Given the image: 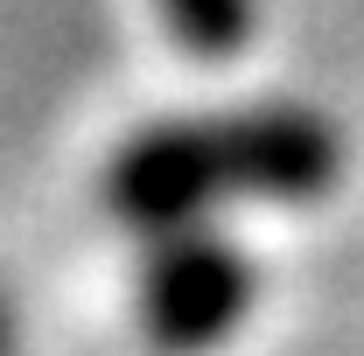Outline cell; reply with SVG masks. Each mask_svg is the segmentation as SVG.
Instances as JSON below:
<instances>
[{"label":"cell","instance_id":"cell-4","mask_svg":"<svg viewBox=\"0 0 364 356\" xmlns=\"http://www.w3.org/2000/svg\"><path fill=\"white\" fill-rule=\"evenodd\" d=\"M0 356H7V301H0Z\"/></svg>","mask_w":364,"mask_h":356},{"label":"cell","instance_id":"cell-1","mask_svg":"<svg viewBox=\"0 0 364 356\" xmlns=\"http://www.w3.org/2000/svg\"><path fill=\"white\" fill-rule=\"evenodd\" d=\"M329 175H336V133L316 112H225L140 133L112 161V203L127 223L168 238L196 230V217L238 196H273V203L322 196Z\"/></svg>","mask_w":364,"mask_h":356},{"label":"cell","instance_id":"cell-2","mask_svg":"<svg viewBox=\"0 0 364 356\" xmlns=\"http://www.w3.org/2000/svg\"><path fill=\"white\" fill-rule=\"evenodd\" d=\"M252 301V272L203 230H168L140 272V321L161 350H210Z\"/></svg>","mask_w":364,"mask_h":356},{"label":"cell","instance_id":"cell-3","mask_svg":"<svg viewBox=\"0 0 364 356\" xmlns=\"http://www.w3.org/2000/svg\"><path fill=\"white\" fill-rule=\"evenodd\" d=\"M161 21L196 56H225L252 35V0H161Z\"/></svg>","mask_w":364,"mask_h":356}]
</instances>
